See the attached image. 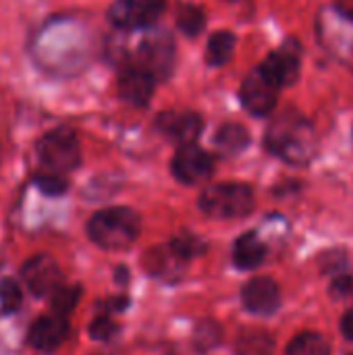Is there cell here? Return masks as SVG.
<instances>
[{"label": "cell", "mask_w": 353, "mask_h": 355, "mask_svg": "<svg viewBox=\"0 0 353 355\" xmlns=\"http://www.w3.org/2000/svg\"><path fill=\"white\" fill-rule=\"evenodd\" d=\"M264 146L273 156L293 166H306L318 152V137L314 125L306 116L283 112L268 125Z\"/></svg>", "instance_id": "obj_1"}, {"label": "cell", "mask_w": 353, "mask_h": 355, "mask_svg": "<svg viewBox=\"0 0 353 355\" xmlns=\"http://www.w3.org/2000/svg\"><path fill=\"white\" fill-rule=\"evenodd\" d=\"M141 229L139 214L125 206L104 208L96 212L87 223L89 239L102 250H125L129 248Z\"/></svg>", "instance_id": "obj_2"}, {"label": "cell", "mask_w": 353, "mask_h": 355, "mask_svg": "<svg viewBox=\"0 0 353 355\" xmlns=\"http://www.w3.org/2000/svg\"><path fill=\"white\" fill-rule=\"evenodd\" d=\"M198 206L216 220L243 218L254 210V191L246 183H216L202 191Z\"/></svg>", "instance_id": "obj_3"}, {"label": "cell", "mask_w": 353, "mask_h": 355, "mask_svg": "<svg viewBox=\"0 0 353 355\" xmlns=\"http://www.w3.org/2000/svg\"><path fill=\"white\" fill-rule=\"evenodd\" d=\"M35 156L50 173L75 171L81 162L77 135L64 127L52 129L35 141Z\"/></svg>", "instance_id": "obj_4"}, {"label": "cell", "mask_w": 353, "mask_h": 355, "mask_svg": "<svg viewBox=\"0 0 353 355\" xmlns=\"http://www.w3.org/2000/svg\"><path fill=\"white\" fill-rule=\"evenodd\" d=\"M166 0H114L108 8V19L119 29L150 27L158 21Z\"/></svg>", "instance_id": "obj_5"}, {"label": "cell", "mask_w": 353, "mask_h": 355, "mask_svg": "<svg viewBox=\"0 0 353 355\" xmlns=\"http://www.w3.org/2000/svg\"><path fill=\"white\" fill-rule=\"evenodd\" d=\"M241 104L254 116H266L275 110L279 87L262 73V69H254L241 83Z\"/></svg>", "instance_id": "obj_6"}, {"label": "cell", "mask_w": 353, "mask_h": 355, "mask_svg": "<svg viewBox=\"0 0 353 355\" xmlns=\"http://www.w3.org/2000/svg\"><path fill=\"white\" fill-rule=\"evenodd\" d=\"M171 168H173V175L181 183L198 185V183H204L212 175L214 162L206 150L198 148L196 144H185L175 152Z\"/></svg>", "instance_id": "obj_7"}, {"label": "cell", "mask_w": 353, "mask_h": 355, "mask_svg": "<svg viewBox=\"0 0 353 355\" xmlns=\"http://www.w3.org/2000/svg\"><path fill=\"white\" fill-rule=\"evenodd\" d=\"M202 127H204L202 116L191 110H169V112H160L156 119V129L166 139L179 146L193 144L200 137Z\"/></svg>", "instance_id": "obj_8"}, {"label": "cell", "mask_w": 353, "mask_h": 355, "mask_svg": "<svg viewBox=\"0 0 353 355\" xmlns=\"http://www.w3.org/2000/svg\"><path fill=\"white\" fill-rule=\"evenodd\" d=\"M243 308L256 316H270L281 308V289L268 277H256L241 289Z\"/></svg>", "instance_id": "obj_9"}, {"label": "cell", "mask_w": 353, "mask_h": 355, "mask_svg": "<svg viewBox=\"0 0 353 355\" xmlns=\"http://www.w3.org/2000/svg\"><path fill=\"white\" fill-rule=\"evenodd\" d=\"M21 277L27 289L37 297L50 295L56 287H60V281H62V272L50 256L29 258L21 268Z\"/></svg>", "instance_id": "obj_10"}, {"label": "cell", "mask_w": 353, "mask_h": 355, "mask_svg": "<svg viewBox=\"0 0 353 355\" xmlns=\"http://www.w3.org/2000/svg\"><path fill=\"white\" fill-rule=\"evenodd\" d=\"M139 58H141V67L146 71H150L152 75L166 77L173 69V58H175L173 37L166 31L152 33L139 46Z\"/></svg>", "instance_id": "obj_11"}, {"label": "cell", "mask_w": 353, "mask_h": 355, "mask_svg": "<svg viewBox=\"0 0 353 355\" xmlns=\"http://www.w3.org/2000/svg\"><path fill=\"white\" fill-rule=\"evenodd\" d=\"M69 337V322L62 316L56 314H46L40 316L27 333V343L42 354H52L56 352Z\"/></svg>", "instance_id": "obj_12"}, {"label": "cell", "mask_w": 353, "mask_h": 355, "mask_svg": "<svg viewBox=\"0 0 353 355\" xmlns=\"http://www.w3.org/2000/svg\"><path fill=\"white\" fill-rule=\"evenodd\" d=\"M260 69L277 87H289L300 79V50L283 46L270 52Z\"/></svg>", "instance_id": "obj_13"}, {"label": "cell", "mask_w": 353, "mask_h": 355, "mask_svg": "<svg viewBox=\"0 0 353 355\" xmlns=\"http://www.w3.org/2000/svg\"><path fill=\"white\" fill-rule=\"evenodd\" d=\"M119 96L131 106H146L154 94V75L144 67H127L119 75Z\"/></svg>", "instance_id": "obj_14"}, {"label": "cell", "mask_w": 353, "mask_h": 355, "mask_svg": "<svg viewBox=\"0 0 353 355\" xmlns=\"http://www.w3.org/2000/svg\"><path fill=\"white\" fill-rule=\"evenodd\" d=\"M266 260V245L258 237V233L250 231L237 237L233 245V262L241 270H254Z\"/></svg>", "instance_id": "obj_15"}, {"label": "cell", "mask_w": 353, "mask_h": 355, "mask_svg": "<svg viewBox=\"0 0 353 355\" xmlns=\"http://www.w3.org/2000/svg\"><path fill=\"white\" fill-rule=\"evenodd\" d=\"M214 144L223 154H239L248 148L250 144V133L243 125L237 123H225L218 127L214 135Z\"/></svg>", "instance_id": "obj_16"}, {"label": "cell", "mask_w": 353, "mask_h": 355, "mask_svg": "<svg viewBox=\"0 0 353 355\" xmlns=\"http://www.w3.org/2000/svg\"><path fill=\"white\" fill-rule=\"evenodd\" d=\"M144 266L148 268L150 275H154V277H166L169 279L171 275H175V272L181 270L183 260H179L173 254V250L169 248V243H166L164 248L150 250L146 254V258H144Z\"/></svg>", "instance_id": "obj_17"}, {"label": "cell", "mask_w": 353, "mask_h": 355, "mask_svg": "<svg viewBox=\"0 0 353 355\" xmlns=\"http://www.w3.org/2000/svg\"><path fill=\"white\" fill-rule=\"evenodd\" d=\"M287 355H331V341L320 333L306 331L289 341Z\"/></svg>", "instance_id": "obj_18"}, {"label": "cell", "mask_w": 353, "mask_h": 355, "mask_svg": "<svg viewBox=\"0 0 353 355\" xmlns=\"http://www.w3.org/2000/svg\"><path fill=\"white\" fill-rule=\"evenodd\" d=\"M235 44H237L235 35L227 29L212 33L208 40V48H206V62L210 67H223L225 62L231 60Z\"/></svg>", "instance_id": "obj_19"}, {"label": "cell", "mask_w": 353, "mask_h": 355, "mask_svg": "<svg viewBox=\"0 0 353 355\" xmlns=\"http://www.w3.org/2000/svg\"><path fill=\"white\" fill-rule=\"evenodd\" d=\"M275 347L273 337L266 331H243L235 343V352L237 355H270Z\"/></svg>", "instance_id": "obj_20"}, {"label": "cell", "mask_w": 353, "mask_h": 355, "mask_svg": "<svg viewBox=\"0 0 353 355\" xmlns=\"http://www.w3.org/2000/svg\"><path fill=\"white\" fill-rule=\"evenodd\" d=\"M79 295H81V289L77 287V285H73V287H56L52 293H50V308H52V314H56V316H62V318H67L73 310H75V306H77V302H79Z\"/></svg>", "instance_id": "obj_21"}, {"label": "cell", "mask_w": 353, "mask_h": 355, "mask_svg": "<svg viewBox=\"0 0 353 355\" xmlns=\"http://www.w3.org/2000/svg\"><path fill=\"white\" fill-rule=\"evenodd\" d=\"M177 27L181 29V33H185L187 37H196L202 33V29L206 27V15L202 8L198 6H183L177 15Z\"/></svg>", "instance_id": "obj_22"}, {"label": "cell", "mask_w": 353, "mask_h": 355, "mask_svg": "<svg viewBox=\"0 0 353 355\" xmlns=\"http://www.w3.org/2000/svg\"><path fill=\"white\" fill-rule=\"evenodd\" d=\"M169 248H171L173 254H175L179 260H183V262L193 260L196 256H200V254L206 250L204 241H202L200 237L191 235V233H181V235L173 237V239L169 241Z\"/></svg>", "instance_id": "obj_23"}, {"label": "cell", "mask_w": 353, "mask_h": 355, "mask_svg": "<svg viewBox=\"0 0 353 355\" xmlns=\"http://www.w3.org/2000/svg\"><path fill=\"white\" fill-rule=\"evenodd\" d=\"M221 337H223V333H221L218 324L200 322L196 327V333H193V345H196L198 352H208V349H212V347H216L221 343Z\"/></svg>", "instance_id": "obj_24"}, {"label": "cell", "mask_w": 353, "mask_h": 355, "mask_svg": "<svg viewBox=\"0 0 353 355\" xmlns=\"http://www.w3.org/2000/svg\"><path fill=\"white\" fill-rule=\"evenodd\" d=\"M23 302V291L19 287V283L15 279H4L2 285H0V306H2V312L10 314L15 310H19Z\"/></svg>", "instance_id": "obj_25"}, {"label": "cell", "mask_w": 353, "mask_h": 355, "mask_svg": "<svg viewBox=\"0 0 353 355\" xmlns=\"http://www.w3.org/2000/svg\"><path fill=\"white\" fill-rule=\"evenodd\" d=\"M33 183L37 185V189L46 196H62L67 191V181L62 179V175L58 173H42V175H35Z\"/></svg>", "instance_id": "obj_26"}, {"label": "cell", "mask_w": 353, "mask_h": 355, "mask_svg": "<svg viewBox=\"0 0 353 355\" xmlns=\"http://www.w3.org/2000/svg\"><path fill=\"white\" fill-rule=\"evenodd\" d=\"M119 333V327L114 324V320H110L108 316H98L92 324H89V337L96 341H110L114 335Z\"/></svg>", "instance_id": "obj_27"}, {"label": "cell", "mask_w": 353, "mask_h": 355, "mask_svg": "<svg viewBox=\"0 0 353 355\" xmlns=\"http://www.w3.org/2000/svg\"><path fill=\"white\" fill-rule=\"evenodd\" d=\"M331 291H333L335 297H345V295H350V293H352V279H350L345 272L337 275L335 281H333V285H331Z\"/></svg>", "instance_id": "obj_28"}, {"label": "cell", "mask_w": 353, "mask_h": 355, "mask_svg": "<svg viewBox=\"0 0 353 355\" xmlns=\"http://www.w3.org/2000/svg\"><path fill=\"white\" fill-rule=\"evenodd\" d=\"M341 335L353 343V308H350L341 318Z\"/></svg>", "instance_id": "obj_29"}, {"label": "cell", "mask_w": 353, "mask_h": 355, "mask_svg": "<svg viewBox=\"0 0 353 355\" xmlns=\"http://www.w3.org/2000/svg\"><path fill=\"white\" fill-rule=\"evenodd\" d=\"M127 304H129V300H127V297H114V300L104 302L106 310H110V312H123V310L127 308Z\"/></svg>", "instance_id": "obj_30"}, {"label": "cell", "mask_w": 353, "mask_h": 355, "mask_svg": "<svg viewBox=\"0 0 353 355\" xmlns=\"http://www.w3.org/2000/svg\"><path fill=\"white\" fill-rule=\"evenodd\" d=\"M352 293H353V279H352Z\"/></svg>", "instance_id": "obj_31"}]
</instances>
